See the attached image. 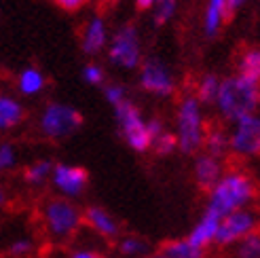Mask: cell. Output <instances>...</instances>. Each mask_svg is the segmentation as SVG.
Listing matches in <instances>:
<instances>
[{
    "label": "cell",
    "instance_id": "cell-1",
    "mask_svg": "<svg viewBox=\"0 0 260 258\" xmlns=\"http://www.w3.org/2000/svg\"><path fill=\"white\" fill-rule=\"evenodd\" d=\"M258 197L256 178L243 167H229L218 178V182L207 190L205 208L218 216L231 214L235 210L252 208Z\"/></svg>",
    "mask_w": 260,
    "mask_h": 258
},
{
    "label": "cell",
    "instance_id": "cell-2",
    "mask_svg": "<svg viewBox=\"0 0 260 258\" xmlns=\"http://www.w3.org/2000/svg\"><path fill=\"white\" fill-rule=\"evenodd\" d=\"M260 104V81L248 79L241 74H229L220 79L218 93L214 100V108L220 114V119L233 123L243 114L258 112Z\"/></svg>",
    "mask_w": 260,
    "mask_h": 258
},
{
    "label": "cell",
    "instance_id": "cell-3",
    "mask_svg": "<svg viewBox=\"0 0 260 258\" xmlns=\"http://www.w3.org/2000/svg\"><path fill=\"white\" fill-rule=\"evenodd\" d=\"M205 132H207L205 106L192 93L182 95L176 106L174 129H172L178 152L188 154V157L197 154L203 148Z\"/></svg>",
    "mask_w": 260,
    "mask_h": 258
},
{
    "label": "cell",
    "instance_id": "cell-4",
    "mask_svg": "<svg viewBox=\"0 0 260 258\" xmlns=\"http://www.w3.org/2000/svg\"><path fill=\"white\" fill-rule=\"evenodd\" d=\"M41 224L51 241L68 243L83 229V210L76 201L63 199L59 195L49 197L41 205Z\"/></svg>",
    "mask_w": 260,
    "mask_h": 258
},
{
    "label": "cell",
    "instance_id": "cell-5",
    "mask_svg": "<svg viewBox=\"0 0 260 258\" xmlns=\"http://www.w3.org/2000/svg\"><path fill=\"white\" fill-rule=\"evenodd\" d=\"M85 119L81 110L61 100H51L36 117V132L49 142H63L83 127Z\"/></svg>",
    "mask_w": 260,
    "mask_h": 258
},
{
    "label": "cell",
    "instance_id": "cell-6",
    "mask_svg": "<svg viewBox=\"0 0 260 258\" xmlns=\"http://www.w3.org/2000/svg\"><path fill=\"white\" fill-rule=\"evenodd\" d=\"M106 57L114 68L134 72L144 59V43L136 23H123L114 32H110V41L106 47Z\"/></svg>",
    "mask_w": 260,
    "mask_h": 258
},
{
    "label": "cell",
    "instance_id": "cell-7",
    "mask_svg": "<svg viewBox=\"0 0 260 258\" xmlns=\"http://www.w3.org/2000/svg\"><path fill=\"white\" fill-rule=\"evenodd\" d=\"M114 123L116 132H119L121 140L132 148L134 152H148L150 150V129H148V117L136 102L129 98L121 102L119 106H114Z\"/></svg>",
    "mask_w": 260,
    "mask_h": 258
},
{
    "label": "cell",
    "instance_id": "cell-8",
    "mask_svg": "<svg viewBox=\"0 0 260 258\" xmlns=\"http://www.w3.org/2000/svg\"><path fill=\"white\" fill-rule=\"evenodd\" d=\"M138 87L152 98L170 100L178 93V74L163 57L148 55L138 68Z\"/></svg>",
    "mask_w": 260,
    "mask_h": 258
},
{
    "label": "cell",
    "instance_id": "cell-9",
    "mask_svg": "<svg viewBox=\"0 0 260 258\" xmlns=\"http://www.w3.org/2000/svg\"><path fill=\"white\" fill-rule=\"evenodd\" d=\"M229 152L239 161H252L260 154V117L258 112L243 114L231 123Z\"/></svg>",
    "mask_w": 260,
    "mask_h": 258
},
{
    "label": "cell",
    "instance_id": "cell-10",
    "mask_svg": "<svg viewBox=\"0 0 260 258\" xmlns=\"http://www.w3.org/2000/svg\"><path fill=\"white\" fill-rule=\"evenodd\" d=\"M256 231H258V212L252 208L235 210L231 214L220 216L214 246L220 250H231L237 241L256 233Z\"/></svg>",
    "mask_w": 260,
    "mask_h": 258
},
{
    "label": "cell",
    "instance_id": "cell-11",
    "mask_svg": "<svg viewBox=\"0 0 260 258\" xmlns=\"http://www.w3.org/2000/svg\"><path fill=\"white\" fill-rule=\"evenodd\" d=\"M49 182L59 197L76 201V199H81L89 188V172L83 165L57 161V163H53V172H51Z\"/></svg>",
    "mask_w": 260,
    "mask_h": 258
},
{
    "label": "cell",
    "instance_id": "cell-12",
    "mask_svg": "<svg viewBox=\"0 0 260 258\" xmlns=\"http://www.w3.org/2000/svg\"><path fill=\"white\" fill-rule=\"evenodd\" d=\"M83 227L104 241H116L121 235V220L102 205H89L83 210Z\"/></svg>",
    "mask_w": 260,
    "mask_h": 258
},
{
    "label": "cell",
    "instance_id": "cell-13",
    "mask_svg": "<svg viewBox=\"0 0 260 258\" xmlns=\"http://www.w3.org/2000/svg\"><path fill=\"white\" fill-rule=\"evenodd\" d=\"M110 41V28L104 15H91L81 30V51L87 57L102 55Z\"/></svg>",
    "mask_w": 260,
    "mask_h": 258
},
{
    "label": "cell",
    "instance_id": "cell-14",
    "mask_svg": "<svg viewBox=\"0 0 260 258\" xmlns=\"http://www.w3.org/2000/svg\"><path fill=\"white\" fill-rule=\"evenodd\" d=\"M192 157H194L192 159V180H194V184H197V188L207 192L218 182V178L222 176V172L226 170L224 159L214 157V154L203 152V150L192 154Z\"/></svg>",
    "mask_w": 260,
    "mask_h": 258
},
{
    "label": "cell",
    "instance_id": "cell-15",
    "mask_svg": "<svg viewBox=\"0 0 260 258\" xmlns=\"http://www.w3.org/2000/svg\"><path fill=\"white\" fill-rule=\"evenodd\" d=\"M25 121V106L19 95L0 91V136L19 129Z\"/></svg>",
    "mask_w": 260,
    "mask_h": 258
},
{
    "label": "cell",
    "instance_id": "cell-16",
    "mask_svg": "<svg viewBox=\"0 0 260 258\" xmlns=\"http://www.w3.org/2000/svg\"><path fill=\"white\" fill-rule=\"evenodd\" d=\"M218 222H220V216L212 210H203L201 216L197 218V222L190 227V231L186 233V239L192 241L194 246L210 250L214 246V239H216V231H218Z\"/></svg>",
    "mask_w": 260,
    "mask_h": 258
},
{
    "label": "cell",
    "instance_id": "cell-17",
    "mask_svg": "<svg viewBox=\"0 0 260 258\" xmlns=\"http://www.w3.org/2000/svg\"><path fill=\"white\" fill-rule=\"evenodd\" d=\"M231 19L229 3L226 0H205L203 9V19H201V30L205 38H216L222 32L224 23Z\"/></svg>",
    "mask_w": 260,
    "mask_h": 258
},
{
    "label": "cell",
    "instance_id": "cell-18",
    "mask_svg": "<svg viewBox=\"0 0 260 258\" xmlns=\"http://www.w3.org/2000/svg\"><path fill=\"white\" fill-rule=\"evenodd\" d=\"M49 81L38 66H25L15 76V89L19 98H38L45 93Z\"/></svg>",
    "mask_w": 260,
    "mask_h": 258
},
{
    "label": "cell",
    "instance_id": "cell-19",
    "mask_svg": "<svg viewBox=\"0 0 260 258\" xmlns=\"http://www.w3.org/2000/svg\"><path fill=\"white\" fill-rule=\"evenodd\" d=\"M53 163L47 157H41V159H34L32 163L25 165V170L21 174V180L25 186L30 188H43L45 184H49V178H51V172H53Z\"/></svg>",
    "mask_w": 260,
    "mask_h": 258
},
{
    "label": "cell",
    "instance_id": "cell-20",
    "mask_svg": "<svg viewBox=\"0 0 260 258\" xmlns=\"http://www.w3.org/2000/svg\"><path fill=\"white\" fill-rule=\"evenodd\" d=\"M161 252L167 258H207V250L194 246L192 241L186 239V235L165 241V246L161 248Z\"/></svg>",
    "mask_w": 260,
    "mask_h": 258
},
{
    "label": "cell",
    "instance_id": "cell-21",
    "mask_svg": "<svg viewBox=\"0 0 260 258\" xmlns=\"http://www.w3.org/2000/svg\"><path fill=\"white\" fill-rule=\"evenodd\" d=\"M201 150L224 159V154H229V132L224 127H207Z\"/></svg>",
    "mask_w": 260,
    "mask_h": 258
},
{
    "label": "cell",
    "instance_id": "cell-22",
    "mask_svg": "<svg viewBox=\"0 0 260 258\" xmlns=\"http://www.w3.org/2000/svg\"><path fill=\"white\" fill-rule=\"evenodd\" d=\"M116 250L123 258H146L150 254V243L140 235H119Z\"/></svg>",
    "mask_w": 260,
    "mask_h": 258
},
{
    "label": "cell",
    "instance_id": "cell-23",
    "mask_svg": "<svg viewBox=\"0 0 260 258\" xmlns=\"http://www.w3.org/2000/svg\"><path fill=\"white\" fill-rule=\"evenodd\" d=\"M218 85H220V76L214 72H205L197 79V83H194L192 95L197 98L203 106H212L216 100V93H218Z\"/></svg>",
    "mask_w": 260,
    "mask_h": 258
},
{
    "label": "cell",
    "instance_id": "cell-24",
    "mask_svg": "<svg viewBox=\"0 0 260 258\" xmlns=\"http://www.w3.org/2000/svg\"><path fill=\"white\" fill-rule=\"evenodd\" d=\"M237 74L260 81V49L258 47H248L241 51V55L237 59Z\"/></svg>",
    "mask_w": 260,
    "mask_h": 258
},
{
    "label": "cell",
    "instance_id": "cell-25",
    "mask_svg": "<svg viewBox=\"0 0 260 258\" xmlns=\"http://www.w3.org/2000/svg\"><path fill=\"white\" fill-rule=\"evenodd\" d=\"M231 258H260V233L243 237L231 248Z\"/></svg>",
    "mask_w": 260,
    "mask_h": 258
},
{
    "label": "cell",
    "instance_id": "cell-26",
    "mask_svg": "<svg viewBox=\"0 0 260 258\" xmlns=\"http://www.w3.org/2000/svg\"><path fill=\"white\" fill-rule=\"evenodd\" d=\"M36 252V239L32 235H17L7 243V254L11 258H30Z\"/></svg>",
    "mask_w": 260,
    "mask_h": 258
},
{
    "label": "cell",
    "instance_id": "cell-27",
    "mask_svg": "<svg viewBox=\"0 0 260 258\" xmlns=\"http://www.w3.org/2000/svg\"><path fill=\"white\" fill-rule=\"evenodd\" d=\"M19 165V148L15 142L0 140V174H9Z\"/></svg>",
    "mask_w": 260,
    "mask_h": 258
},
{
    "label": "cell",
    "instance_id": "cell-28",
    "mask_svg": "<svg viewBox=\"0 0 260 258\" xmlns=\"http://www.w3.org/2000/svg\"><path fill=\"white\" fill-rule=\"evenodd\" d=\"M150 150L154 154H159V157H170V154H174L178 148H176V138L172 134V129H163L159 136H154Z\"/></svg>",
    "mask_w": 260,
    "mask_h": 258
},
{
    "label": "cell",
    "instance_id": "cell-29",
    "mask_svg": "<svg viewBox=\"0 0 260 258\" xmlns=\"http://www.w3.org/2000/svg\"><path fill=\"white\" fill-rule=\"evenodd\" d=\"M150 11H152L154 25H165V23H170L176 17V13H178V0H159V3L154 5Z\"/></svg>",
    "mask_w": 260,
    "mask_h": 258
},
{
    "label": "cell",
    "instance_id": "cell-30",
    "mask_svg": "<svg viewBox=\"0 0 260 258\" xmlns=\"http://www.w3.org/2000/svg\"><path fill=\"white\" fill-rule=\"evenodd\" d=\"M81 79L89 87H102L106 83V70H104V66L98 61H87L81 70Z\"/></svg>",
    "mask_w": 260,
    "mask_h": 258
},
{
    "label": "cell",
    "instance_id": "cell-31",
    "mask_svg": "<svg viewBox=\"0 0 260 258\" xmlns=\"http://www.w3.org/2000/svg\"><path fill=\"white\" fill-rule=\"evenodd\" d=\"M102 95H104V100H106V104L108 106H119L121 102H125V100H129V91H127V87L123 85V83H104L102 85Z\"/></svg>",
    "mask_w": 260,
    "mask_h": 258
},
{
    "label": "cell",
    "instance_id": "cell-32",
    "mask_svg": "<svg viewBox=\"0 0 260 258\" xmlns=\"http://www.w3.org/2000/svg\"><path fill=\"white\" fill-rule=\"evenodd\" d=\"M63 258H106V256L91 246H76V248L68 250Z\"/></svg>",
    "mask_w": 260,
    "mask_h": 258
},
{
    "label": "cell",
    "instance_id": "cell-33",
    "mask_svg": "<svg viewBox=\"0 0 260 258\" xmlns=\"http://www.w3.org/2000/svg\"><path fill=\"white\" fill-rule=\"evenodd\" d=\"M53 3H55L61 11H66V13H76V11H81L83 7H87L89 0H53Z\"/></svg>",
    "mask_w": 260,
    "mask_h": 258
},
{
    "label": "cell",
    "instance_id": "cell-34",
    "mask_svg": "<svg viewBox=\"0 0 260 258\" xmlns=\"http://www.w3.org/2000/svg\"><path fill=\"white\" fill-rule=\"evenodd\" d=\"M9 201H11V195H9V190L0 184V214H3L7 208H9Z\"/></svg>",
    "mask_w": 260,
    "mask_h": 258
},
{
    "label": "cell",
    "instance_id": "cell-35",
    "mask_svg": "<svg viewBox=\"0 0 260 258\" xmlns=\"http://www.w3.org/2000/svg\"><path fill=\"white\" fill-rule=\"evenodd\" d=\"M226 3H229V13H231V17H233L237 11H241L245 5H248V0H226Z\"/></svg>",
    "mask_w": 260,
    "mask_h": 258
},
{
    "label": "cell",
    "instance_id": "cell-36",
    "mask_svg": "<svg viewBox=\"0 0 260 258\" xmlns=\"http://www.w3.org/2000/svg\"><path fill=\"white\" fill-rule=\"evenodd\" d=\"M157 3H159V0H136V7L140 11H150Z\"/></svg>",
    "mask_w": 260,
    "mask_h": 258
},
{
    "label": "cell",
    "instance_id": "cell-37",
    "mask_svg": "<svg viewBox=\"0 0 260 258\" xmlns=\"http://www.w3.org/2000/svg\"><path fill=\"white\" fill-rule=\"evenodd\" d=\"M98 3H100V7H116L121 0H98Z\"/></svg>",
    "mask_w": 260,
    "mask_h": 258
},
{
    "label": "cell",
    "instance_id": "cell-38",
    "mask_svg": "<svg viewBox=\"0 0 260 258\" xmlns=\"http://www.w3.org/2000/svg\"><path fill=\"white\" fill-rule=\"evenodd\" d=\"M146 258H167V256H165L163 252H154V254H148Z\"/></svg>",
    "mask_w": 260,
    "mask_h": 258
}]
</instances>
